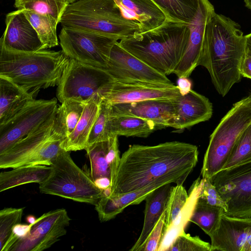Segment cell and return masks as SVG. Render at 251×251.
I'll return each instance as SVG.
<instances>
[{"mask_svg":"<svg viewBox=\"0 0 251 251\" xmlns=\"http://www.w3.org/2000/svg\"><path fill=\"white\" fill-rule=\"evenodd\" d=\"M201 187V180L199 177L193 183L189 194V199L175 221L164 233L158 251H169L176 237L184 231L189 222Z\"/></svg>","mask_w":251,"mask_h":251,"instance_id":"f1b7e54d","label":"cell"},{"mask_svg":"<svg viewBox=\"0 0 251 251\" xmlns=\"http://www.w3.org/2000/svg\"><path fill=\"white\" fill-rule=\"evenodd\" d=\"M114 80L105 69L70 58L57 85L56 97L60 102L74 97L89 102L100 98L102 92Z\"/></svg>","mask_w":251,"mask_h":251,"instance_id":"ba28073f","label":"cell"},{"mask_svg":"<svg viewBox=\"0 0 251 251\" xmlns=\"http://www.w3.org/2000/svg\"><path fill=\"white\" fill-rule=\"evenodd\" d=\"M0 174V192L30 183H43L49 176L51 166L26 165L12 168Z\"/></svg>","mask_w":251,"mask_h":251,"instance_id":"4316f807","label":"cell"},{"mask_svg":"<svg viewBox=\"0 0 251 251\" xmlns=\"http://www.w3.org/2000/svg\"><path fill=\"white\" fill-rule=\"evenodd\" d=\"M189 24L171 19L153 29L122 39L120 45L166 75L174 73L189 40Z\"/></svg>","mask_w":251,"mask_h":251,"instance_id":"3957f363","label":"cell"},{"mask_svg":"<svg viewBox=\"0 0 251 251\" xmlns=\"http://www.w3.org/2000/svg\"><path fill=\"white\" fill-rule=\"evenodd\" d=\"M69 4L67 0H15L14 6L18 10L29 9L49 15L60 23Z\"/></svg>","mask_w":251,"mask_h":251,"instance_id":"836d02e7","label":"cell"},{"mask_svg":"<svg viewBox=\"0 0 251 251\" xmlns=\"http://www.w3.org/2000/svg\"><path fill=\"white\" fill-rule=\"evenodd\" d=\"M251 123V95L234 103L209 138L201 171L210 179L221 170L239 137Z\"/></svg>","mask_w":251,"mask_h":251,"instance_id":"8992f818","label":"cell"},{"mask_svg":"<svg viewBox=\"0 0 251 251\" xmlns=\"http://www.w3.org/2000/svg\"><path fill=\"white\" fill-rule=\"evenodd\" d=\"M172 20L190 24L198 12L200 0H152Z\"/></svg>","mask_w":251,"mask_h":251,"instance_id":"1f68e13d","label":"cell"},{"mask_svg":"<svg viewBox=\"0 0 251 251\" xmlns=\"http://www.w3.org/2000/svg\"><path fill=\"white\" fill-rule=\"evenodd\" d=\"M198 155L196 146L179 141L130 145L121 156L109 197L154 184H182L196 166Z\"/></svg>","mask_w":251,"mask_h":251,"instance_id":"6da1fadb","label":"cell"},{"mask_svg":"<svg viewBox=\"0 0 251 251\" xmlns=\"http://www.w3.org/2000/svg\"><path fill=\"white\" fill-rule=\"evenodd\" d=\"M50 166V175L39 184L41 193L95 205L101 198L90 174L77 166L70 151L63 149Z\"/></svg>","mask_w":251,"mask_h":251,"instance_id":"52a82bcc","label":"cell"},{"mask_svg":"<svg viewBox=\"0 0 251 251\" xmlns=\"http://www.w3.org/2000/svg\"><path fill=\"white\" fill-rule=\"evenodd\" d=\"M211 244L198 236H192L184 231L178 235L169 251H211Z\"/></svg>","mask_w":251,"mask_h":251,"instance_id":"f35d334b","label":"cell"},{"mask_svg":"<svg viewBox=\"0 0 251 251\" xmlns=\"http://www.w3.org/2000/svg\"><path fill=\"white\" fill-rule=\"evenodd\" d=\"M163 185L149 194L145 199L144 221L139 237L129 250L142 251L150 233L166 210L172 186Z\"/></svg>","mask_w":251,"mask_h":251,"instance_id":"603a6c76","label":"cell"},{"mask_svg":"<svg viewBox=\"0 0 251 251\" xmlns=\"http://www.w3.org/2000/svg\"><path fill=\"white\" fill-rule=\"evenodd\" d=\"M164 185L154 184L145 188L115 196L101 197L95 205L100 222L114 218L128 206L140 203L154 190Z\"/></svg>","mask_w":251,"mask_h":251,"instance_id":"cb8c5ba5","label":"cell"},{"mask_svg":"<svg viewBox=\"0 0 251 251\" xmlns=\"http://www.w3.org/2000/svg\"><path fill=\"white\" fill-rule=\"evenodd\" d=\"M76 0H67V1H68L69 3H73Z\"/></svg>","mask_w":251,"mask_h":251,"instance_id":"c3c4849f","label":"cell"},{"mask_svg":"<svg viewBox=\"0 0 251 251\" xmlns=\"http://www.w3.org/2000/svg\"><path fill=\"white\" fill-rule=\"evenodd\" d=\"M188 199L189 195L182 184L172 186L166 208L164 233L175 221Z\"/></svg>","mask_w":251,"mask_h":251,"instance_id":"8d00e7d4","label":"cell"},{"mask_svg":"<svg viewBox=\"0 0 251 251\" xmlns=\"http://www.w3.org/2000/svg\"><path fill=\"white\" fill-rule=\"evenodd\" d=\"M209 179L226 204L224 214L251 218V161L222 169Z\"/></svg>","mask_w":251,"mask_h":251,"instance_id":"9c48e42d","label":"cell"},{"mask_svg":"<svg viewBox=\"0 0 251 251\" xmlns=\"http://www.w3.org/2000/svg\"><path fill=\"white\" fill-rule=\"evenodd\" d=\"M54 115L35 131L0 153V168L40 165V151L52 133Z\"/></svg>","mask_w":251,"mask_h":251,"instance_id":"9a60e30c","label":"cell"},{"mask_svg":"<svg viewBox=\"0 0 251 251\" xmlns=\"http://www.w3.org/2000/svg\"><path fill=\"white\" fill-rule=\"evenodd\" d=\"M88 102L75 97L61 102L55 113L52 132L64 140L68 137L75 128Z\"/></svg>","mask_w":251,"mask_h":251,"instance_id":"83f0119b","label":"cell"},{"mask_svg":"<svg viewBox=\"0 0 251 251\" xmlns=\"http://www.w3.org/2000/svg\"><path fill=\"white\" fill-rule=\"evenodd\" d=\"M199 198L207 204L223 208L224 213L226 211L227 206L215 186L208 178H201V187Z\"/></svg>","mask_w":251,"mask_h":251,"instance_id":"ab89813d","label":"cell"},{"mask_svg":"<svg viewBox=\"0 0 251 251\" xmlns=\"http://www.w3.org/2000/svg\"><path fill=\"white\" fill-rule=\"evenodd\" d=\"M245 42L240 25L224 15L215 13L206 26L200 65L207 70L222 97L241 79Z\"/></svg>","mask_w":251,"mask_h":251,"instance_id":"7a4b0ae2","label":"cell"},{"mask_svg":"<svg viewBox=\"0 0 251 251\" xmlns=\"http://www.w3.org/2000/svg\"><path fill=\"white\" fill-rule=\"evenodd\" d=\"M245 54L251 57V32L245 35Z\"/></svg>","mask_w":251,"mask_h":251,"instance_id":"f6af8a7d","label":"cell"},{"mask_svg":"<svg viewBox=\"0 0 251 251\" xmlns=\"http://www.w3.org/2000/svg\"><path fill=\"white\" fill-rule=\"evenodd\" d=\"M180 95L177 86L174 84L114 80L105 88L100 98L113 105L149 100L173 99Z\"/></svg>","mask_w":251,"mask_h":251,"instance_id":"4fadbf2b","label":"cell"},{"mask_svg":"<svg viewBox=\"0 0 251 251\" xmlns=\"http://www.w3.org/2000/svg\"><path fill=\"white\" fill-rule=\"evenodd\" d=\"M0 76L35 96L41 89L58 85L69 58L62 51H19L0 45Z\"/></svg>","mask_w":251,"mask_h":251,"instance_id":"277c9868","label":"cell"},{"mask_svg":"<svg viewBox=\"0 0 251 251\" xmlns=\"http://www.w3.org/2000/svg\"><path fill=\"white\" fill-rule=\"evenodd\" d=\"M250 94L251 95V92Z\"/></svg>","mask_w":251,"mask_h":251,"instance_id":"681fc988","label":"cell"},{"mask_svg":"<svg viewBox=\"0 0 251 251\" xmlns=\"http://www.w3.org/2000/svg\"><path fill=\"white\" fill-rule=\"evenodd\" d=\"M6 28L0 40V45L6 49L24 52L45 50L38 34L23 10L8 13Z\"/></svg>","mask_w":251,"mask_h":251,"instance_id":"ac0fdd59","label":"cell"},{"mask_svg":"<svg viewBox=\"0 0 251 251\" xmlns=\"http://www.w3.org/2000/svg\"><path fill=\"white\" fill-rule=\"evenodd\" d=\"M24 14L37 32L45 49L58 45L56 26L59 23L56 19L47 15L40 14L29 9H23Z\"/></svg>","mask_w":251,"mask_h":251,"instance_id":"4dcf8cb0","label":"cell"},{"mask_svg":"<svg viewBox=\"0 0 251 251\" xmlns=\"http://www.w3.org/2000/svg\"><path fill=\"white\" fill-rule=\"evenodd\" d=\"M175 117L171 127L182 130L209 120L213 107L208 98L192 89L187 94L172 100Z\"/></svg>","mask_w":251,"mask_h":251,"instance_id":"d6986e66","label":"cell"},{"mask_svg":"<svg viewBox=\"0 0 251 251\" xmlns=\"http://www.w3.org/2000/svg\"><path fill=\"white\" fill-rule=\"evenodd\" d=\"M177 84L181 95H186L192 90V83L188 77H179Z\"/></svg>","mask_w":251,"mask_h":251,"instance_id":"ee69618b","label":"cell"},{"mask_svg":"<svg viewBox=\"0 0 251 251\" xmlns=\"http://www.w3.org/2000/svg\"><path fill=\"white\" fill-rule=\"evenodd\" d=\"M100 98L91 100L86 105L82 116L72 133L61 143L62 148L66 151H76L85 150L93 124L97 117Z\"/></svg>","mask_w":251,"mask_h":251,"instance_id":"484cf974","label":"cell"},{"mask_svg":"<svg viewBox=\"0 0 251 251\" xmlns=\"http://www.w3.org/2000/svg\"><path fill=\"white\" fill-rule=\"evenodd\" d=\"M71 28L120 40L143 32L142 27L126 18L114 0H78L69 4L60 21Z\"/></svg>","mask_w":251,"mask_h":251,"instance_id":"5b68a950","label":"cell"},{"mask_svg":"<svg viewBox=\"0 0 251 251\" xmlns=\"http://www.w3.org/2000/svg\"><path fill=\"white\" fill-rule=\"evenodd\" d=\"M111 114V105L101 100L97 117L89 135L87 146L107 140L113 137L109 131Z\"/></svg>","mask_w":251,"mask_h":251,"instance_id":"e575fe53","label":"cell"},{"mask_svg":"<svg viewBox=\"0 0 251 251\" xmlns=\"http://www.w3.org/2000/svg\"><path fill=\"white\" fill-rule=\"evenodd\" d=\"M224 211L223 208L210 205L198 197L189 222L198 225L210 236L217 228Z\"/></svg>","mask_w":251,"mask_h":251,"instance_id":"d6a6232c","label":"cell"},{"mask_svg":"<svg viewBox=\"0 0 251 251\" xmlns=\"http://www.w3.org/2000/svg\"><path fill=\"white\" fill-rule=\"evenodd\" d=\"M34 96L9 79L0 76V125L34 100Z\"/></svg>","mask_w":251,"mask_h":251,"instance_id":"d4e9b609","label":"cell"},{"mask_svg":"<svg viewBox=\"0 0 251 251\" xmlns=\"http://www.w3.org/2000/svg\"><path fill=\"white\" fill-rule=\"evenodd\" d=\"M24 208H4L0 211V250L2 251L14 226L20 223Z\"/></svg>","mask_w":251,"mask_h":251,"instance_id":"74e56055","label":"cell"},{"mask_svg":"<svg viewBox=\"0 0 251 251\" xmlns=\"http://www.w3.org/2000/svg\"><path fill=\"white\" fill-rule=\"evenodd\" d=\"M156 128L150 121L139 117L111 114L109 131L112 136L147 137Z\"/></svg>","mask_w":251,"mask_h":251,"instance_id":"f546056e","label":"cell"},{"mask_svg":"<svg viewBox=\"0 0 251 251\" xmlns=\"http://www.w3.org/2000/svg\"><path fill=\"white\" fill-rule=\"evenodd\" d=\"M31 228V224L19 223L12 229V232L2 251H9L14 244L19 239L27 236Z\"/></svg>","mask_w":251,"mask_h":251,"instance_id":"b9f144b4","label":"cell"},{"mask_svg":"<svg viewBox=\"0 0 251 251\" xmlns=\"http://www.w3.org/2000/svg\"><path fill=\"white\" fill-rule=\"evenodd\" d=\"M90 163V176L97 179H109L114 184L121 159L118 136L88 145L85 149Z\"/></svg>","mask_w":251,"mask_h":251,"instance_id":"44dd1931","label":"cell"},{"mask_svg":"<svg viewBox=\"0 0 251 251\" xmlns=\"http://www.w3.org/2000/svg\"><path fill=\"white\" fill-rule=\"evenodd\" d=\"M123 15L149 31L170 19L152 0H114Z\"/></svg>","mask_w":251,"mask_h":251,"instance_id":"7402d4cb","label":"cell"},{"mask_svg":"<svg viewBox=\"0 0 251 251\" xmlns=\"http://www.w3.org/2000/svg\"><path fill=\"white\" fill-rule=\"evenodd\" d=\"M244 2L246 7L251 10V0H244Z\"/></svg>","mask_w":251,"mask_h":251,"instance_id":"7dc6e473","label":"cell"},{"mask_svg":"<svg viewBox=\"0 0 251 251\" xmlns=\"http://www.w3.org/2000/svg\"><path fill=\"white\" fill-rule=\"evenodd\" d=\"M64 53L69 58L105 69L113 45L120 40L84 30L62 27L59 35Z\"/></svg>","mask_w":251,"mask_h":251,"instance_id":"30bf717a","label":"cell"},{"mask_svg":"<svg viewBox=\"0 0 251 251\" xmlns=\"http://www.w3.org/2000/svg\"><path fill=\"white\" fill-rule=\"evenodd\" d=\"M105 70L115 81L174 84L167 75L130 53L122 47L118 42L111 49Z\"/></svg>","mask_w":251,"mask_h":251,"instance_id":"5bb4252c","label":"cell"},{"mask_svg":"<svg viewBox=\"0 0 251 251\" xmlns=\"http://www.w3.org/2000/svg\"><path fill=\"white\" fill-rule=\"evenodd\" d=\"M36 220V218H35V217L32 215H28L26 217V222L29 224H32L33 223H34L35 222Z\"/></svg>","mask_w":251,"mask_h":251,"instance_id":"bcb514c9","label":"cell"},{"mask_svg":"<svg viewBox=\"0 0 251 251\" xmlns=\"http://www.w3.org/2000/svg\"><path fill=\"white\" fill-rule=\"evenodd\" d=\"M71 218L65 209L43 214L31 224L28 235L18 240L9 251H42L59 240L67 233Z\"/></svg>","mask_w":251,"mask_h":251,"instance_id":"7c38bea8","label":"cell"},{"mask_svg":"<svg viewBox=\"0 0 251 251\" xmlns=\"http://www.w3.org/2000/svg\"><path fill=\"white\" fill-rule=\"evenodd\" d=\"M57 100H33L5 123L0 125V153L38 128L57 108Z\"/></svg>","mask_w":251,"mask_h":251,"instance_id":"8fae6325","label":"cell"},{"mask_svg":"<svg viewBox=\"0 0 251 251\" xmlns=\"http://www.w3.org/2000/svg\"><path fill=\"white\" fill-rule=\"evenodd\" d=\"M209 236L211 251H246L251 239V218L223 214L217 228Z\"/></svg>","mask_w":251,"mask_h":251,"instance_id":"e0dca14e","label":"cell"},{"mask_svg":"<svg viewBox=\"0 0 251 251\" xmlns=\"http://www.w3.org/2000/svg\"><path fill=\"white\" fill-rule=\"evenodd\" d=\"M215 13L208 0H200L197 15L189 24L190 35L186 49L173 73L178 78L188 77L200 66L206 26Z\"/></svg>","mask_w":251,"mask_h":251,"instance_id":"2e32d148","label":"cell"},{"mask_svg":"<svg viewBox=\"0 0 251 251\" xmlns=\"http://www.w3.org/2000/svg\"><path fill=\"white\" fill-rule=\"evenodd\" d=\"M172 100H149L110 104L111 114L133 116L150 121L157 129L171 127L175 114Z\"/></svg>","mask_w":251,"mask_h":251,"instance_id":"ffe728a7","label":"cell"},{"mask_svg":"<svg viewBox=\"0 0 251 251\" xmlns=\"http://www.w3.org/2000/svg\"><path fill=\"white\" fill-rule=\"evenodd\" d=\"M165 216L166 210L150 233L142 251H158L164 231Z\"/></svg>","mask_w":251,"mask_h":251,"instance_id":"60d3db41","label":"cell"},{"mask_svg":"<svg viewBox=\"0 0 251 251\" xmlns=\"http://www.w3.org/2000/svg\"><path fill=\"white\" fill-rule=\"evenodd\" d=\"M250 161H251V123L239 137L222 169H227Z\"/></svg>","mask_w":251,"mask_h":251,"instance_id":"d590c367","label":"cell"},{"mask_svg":"<svg viewBox=\"0 0 251 251\" xmlns=\"http://www.w3.org/2000/svg\"><path fill=\"white\" fill-rule=\"evenodd\" d=\"M240 73L242 76L251 79V57L244 55L241 64Z\"/></svg>","mask_w":251,"mask_h":251,"instance_id":"7bdbcfd3","label":"cell"}]
</instances>
